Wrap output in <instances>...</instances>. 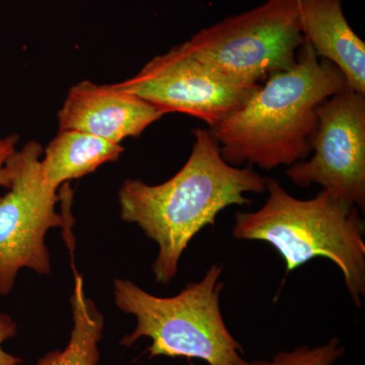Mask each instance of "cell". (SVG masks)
<instances>
[{"label": "cell", "mask_w": 365, "mask_h": 365, "mask_svg": "<svg viewBox=\"0 0 365 365\" xmlns=\"http://www.w3.org/2000/svg\"><path fill=\"white\" fill-rule=\"evenodd\" d=\"M163 115L182 113L209 128L239 109L260 85H249L208 66L185 47L155 56L133 78L117 83Z\"/></svg>", "instance_id": "obj_7"}, {"label": "cell", "mask_w": 365, "mask_h": 365, "mask_svg": "<svg viewBox=\"0 0 365 365\" xmlns=\"http://www.w3.org/2000/svg\"><path fill=\"white\" fill-rule=\"evenodd\" d=\"M188 365H194L193 364H191V362H190V364Z\"/></svg>", "instance_id": "obj_16"}, {"label": "cell", "mask_w": 365, "mask_h": 365, "mask_svg": "<svg viewBox=\"0 0 365 365\" xmlns=\"http://www.w3.org/2000/svg\"><path fill=\"white\" fill-rule=\"evenodd\" d=\"M346 88L339 69L304 41L292 68L266 79L242 107L208 129L230 165L290 167L312 153L319 105Z\"/></svg>", "instance_id": "obj_2"}, {"label": "cell", "mask_w": 365, "mask_h": 365, "mask_svg": "<svg viewBox=\"0 0 365 365\" xmlns=\"http://www.w3.org/2000/svg\"><path fill=\"white\" fill-rule=\"evenodd\" d=\"M163 115L117 85L81 81L67 93L58 112L59 130H78L114 143L138 137Z\"/></svg>", "instance_id": "obj_9"}, {"label": "cell", "mask_w": 365, "mask_h": 365, "mask_svg": "<svg viewBox=\"0 0 365 365\" xmlns=\"http://www.w3.org/2000/svg\"><path fill=\"white\" fill-rule=\"evenodd\" d=\"M222 272V266L213 264L202 279L189 283L172 297H155L130 280L115 279V304L136 319L135 329L121 345L130 347L148 338L150 359L165 356L200 359L208 365H251L223 319Z\"/></svg>", "instance_id": "obj_4"}, {"label": "cell", "mask_w": 365, "mask_h": 365, "mask_svg": "<svg viewBox=\"0 0 365 365\" xmlns=\"http://www.w3.org/2000/svg\"><path fill=\"white\" fill-rule=\"evenodd\" d=\"M309 160L288 168L287 175L302 188L316 184L340 198L365 207V96L346 88L317 110Z\"/></svg>", "instance_id": "obj_8"}, {"label": "cell", "mask_w": 365, "mask_h": 365, "mask_svg": "<svg viewBox=\"0 0 365 365\" xmlns=\"http://www.w3.org/2000/svg\"><path fill=\"white\" fill-rule=\"evenodd\" d=\"M300 26L317 56L339 69L349 90L365 96V43L348 23L342 0H300Z\"/></svg>", "instance_id": "obj_10"}, {"label": "cell", "mask_w": 365, "mask_h": 365, "mask_svg": "<svg viewBox=\"0 0 365 365\" xmlns=\"http://www.w3.org/2000/svg\"><path fill=\"white\" fill-rule=\"evenodd\" d=\"M43 148L36 141L14 151L6 165L11 177L0 197V295L11 294L21 269L41 275L51 272L45 237L51 228L64 227L56 211L60 196L43 179Z\"/></svg>", "instance_id": "obj_6"}, {"label": "cell", "mask_w": 365, "mask_h": 365, "mask_svg": "<svg viewBox=\"0 0 365 365\" xmlns=\"http://www.w3.org/2000/svg\"><path fill=\"white\" fill-rule=\"evenodd\" d=\"M182 44L225 76L261 85L297 64L304 44L300 0H267L199 31Z\"/></svg>", "instance_id": "obj_5"}, {"label": "cell", "mask_w": 365, "mask_h": 365, "mask_svg": "<svg viewBox=\"0 0 365 365\" xmlns=\"http://www.w3.org/2000/svg\"><path fill=\"white\" fill-rule=\"evenodd\" d=\"M193 135L190 157L174 177L158 185L126 180L119 191L122 220L135 223L158 244L153 271L163 285L176 277L185 250L204 227H215L222 211L251 205L246 194L267 189L268 178L253 167H235L223 160L209 129L195 128Z\"/></svg>", "instance_id": "obj_1"}, {"label": "cell", "mask_w": 365, "mask_h": 365, "mask_svg": "<svg viewBox=\"0 0 365 365\" xmlns=\"http://www.w3.org/2000/svg\"><path fill=\"white\" fill-rule=\"evenodd\" d=\"M340 340L334 337L318 347L299 346L289 351H281L270 360H255L251 365H335L344 355Z\"/></svg>", "instance_id": "obj_13"}, {"label": "cell", "mask_w": 365, "mask_h": 365, "mask_svg": "<svg viewBox=\"0 0 365 365\" xmlns=\"http://www.w3.org/2000/svg\"><path fill=\"white\" fill-rule=\"evenodd\" d=\"M73 326L68 344L62 350L47 353L37 365H98L101 359L98 344L104 330V317L95 302L86 297L83 279L74 276L71 299Z\"/></svg>", "instance_id": "obj_12"}, {"label": "cell", "mask_w": 365, "mask_h": 365, "mask_svg": "<svg viewBox=\"0 0 365 365\" xmlns=\"http://www.w3.org/2000/svg\"><path fill=\"white\" fill-rule=\"evenodd\" d=\"M268 197L253 212H237L235 239L267 242L284 260L287 273L318 257L332 261L342 272L355 306L365 295L364 220L360 209L322 189L302 200L267 179Z\"/></svg>", "instance_id": "obj_3"}, {"label": "cell", "mask_w": 365, "mask_h": 365, "mask_svg": "<svg viewBox=\"0 0 365 365\" xmlns=\"http://www.w3.org/2000/svg\"><path fill=\"white\" fill-rule=\"evenodd\" d=\"M41 160L43 179L58 190L66 182L86 176L101 165L116 162L124 151L119 143L78 130H59Z\"/></svg>", "instance_id": "obj_11"}, {"label": "cell", "mask_w": 365, "mask_h": 365, "mask_svg": "<svg viewBox=\"0 0 365 365\" xmlns=\"http://www.w3.org/2000/svg\"><path fill=\"white\" fill-rule=\"evenodd\" d=\"M18 333V326L11 316L0 313V365H21L23 359L6 352L2 344L14 337Z\"/></svg>", "instance_id": "obj_14"}, {"label": "cell", "mask_w": 365, "mask_h": 365, "mask_svg": "<svg viewBox=\"0 0 365 365\" xmlns=\"http://www.w3.org/2000/svg\"><path fill=\"white\" fill-rule=\"evenodd\" d=\"M19 140L20 138L16 135L0 137V187L6 189L9 188L11 184V177H9L6 163L16 150V144Z\"/></svg>", "instance_id": "obj_15"}]
</instances>
